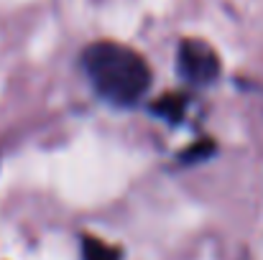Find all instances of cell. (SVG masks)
<instances>
[{
    "label": "cell",
    "instance_id": "3957f363",
    "mask_svg": "<svg viewBox=\"0 0 263 260\" xmlns=\"http://www.w3.org/2000/svg\"><path fill=\"white\" fill-rule=\"evenodd\" d=\"M82 260H123V253L120 248L107 245L100 237L82 235Z\"/></svg>",
    "mask_w": 263,
    "mask_h": 260
},
{
    "label": "cell",
    "instance_id": "6da1fadb",
    "mask_svg": "<svg viewBox=\"0 0 263 260\" xmlns=\"http://www.w3.org/2000/svg\"><path fill=\"white\" fill-rule=\"evenodd\" d=\"M82 67L95 92L120 107L136 105L151 87L148 62L118 41H95L82 54Z\"/></svg>",
    "mask_w": 263,
    "mask_h": 260
},
{
    "label": "cell",
    "instance_id": "7a4b0ae2",
    "mask_svg": "<svg viewBox=\"0 0 263 260\" xmlns=\"http://www.w3.org/2000/svg\"><path fill=\"white\" fill-rule=\"evenodd\" d=\"M179 69L186 79L210 85L220 74V59L204 41L186 38L179 44Z\"/></svg>",
    "mask_w": 263,
    "mask_h": 260
}]
</instances>
